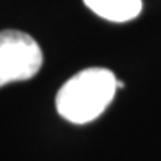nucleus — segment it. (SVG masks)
<instances>
[{
    "instance_id": "2",
    "label": "nucleus",
    "mask_w": 161,
    "mask_h": 161,
    "mask_svg": "<svg viewBox=\"0 0 161 161\" xmlns=\"http://www.w3.org/2000/svg\"><path fill=\"white\" fill-rule=\"evenodd\" d=\"M43 64V52L32 36L22 31L0 32V88L32 79Z\"/></svg>"
},
{
    "instance_id": "3",
    "label": "nucleus",
    "mask_w": 161,
    "mask_h": 161,
    "mask_svg": "<svg viewBox=\"0 0 161 161\" xmlns=\"http://www.w3.org/2000/svg\"><path fill=\"white\" fill-rule=\"evenodd\" d=\"M84 4L100 18L116 23L134 20L142 13V0H84Z\"/></svg>"
},
{
    "instance_id": "1",
    "label": "nucleus",
    "mask_w": 161,
    "mask_h": 161,
    "mask_svg": "<svg viewBox=\"0 0 161 161\" xmlns=\"http://www.w3.org/2000/svg\"><path fill=\"white\" fill-rule=\"evenodd\" d=\"M116 77L106 68H86L70 77L56 97L58 113L82 125L102 115L116 93Z\"/></svg>"
}]
</instances>
